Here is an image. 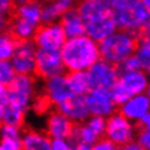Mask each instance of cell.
<instances>
[{
    "label": "cell",
    "instance_id": "6da1fadb",
    "mask_svg": "<svg viewBox=\"0 0 150 150\" xmlns=\"http://www.w3.org/2000/svg\"><path fill=\"white\" fill-rule=\"evenodd\" d=\"M85 24V35L99 42L116 29L112 12L104 0H79L75 5Z\"/></svg>",
    "mask_w": 150,
    "mask_h": 150
},
{
    "label": "cell",
    "instance_id": "7a4b0ae2",
    "mask_svg": "<svg viewBox=\"0 0 150 150\" xmlns=\"http://www.w3.org/2000/svg\"><path fill=\"white\" fill-rule=\"evenodd\" d=\"M65 71L88 70L97 60L100 59L98 42L87 35L66 38L60 48Z\"/></svg>",
    "mask_w": 150,
    "mask_h": 150
},
{
    "label": "cell",
    "instance_id": "3957f363",
    "mask_svg": "<svg viewBox=\"0 0 150 150\" xmlns=\"http://www.w3.org/2000/svg\"><path fill=\"white\" fill-rule=\"evenodd\" d=\"M140 36L136 32L116 29L113 33L98 42L100 59L118 65L122 60L132 55Z\"/></svg>",
    "mask_w": 150,
    "mask_h": 150
},
{
    "label": "cell",
    "instance_id": "277c9868",
    "mask_svg": "<svg viewBox=\"0 0 150 150\" xmlns=\"http://www.w3.org/2000/svg\"><path fill=\"white\" fill-rule=\"evenodd\" d=\"M112 19L117 29L136 32L140 37L149 36L150 10L140 0L125 8L112 10Z\"/></svg>",
    "mask_w": 150,
    "mask_h": 150
},
{
    "label": "cell",
    "instance_id": "5b68a950",
    "mask_svg": "<svg viewBox=\"0 0 150 150\" xmlns=\"http://www.w3.org/2000/svg\"><path fill=\"white\" fill-rule=\"evenodd\" d=\"M135 134H136V125L130 120H127L118 111L106 117L104 137L112 141L115 145L121 146L134 140Z\"/></svg>",
    "mask_w": 150,
    "mask_h": 150
},
{
    "label": "cell",
    "instance_id": "8992f818",
    "mask_svg": "<svg viewBox=\"0 0 150 150\" xmlns=\"http://www.w3.org/2000/svg\"><path fill=\"white\" fill-rule=\"evenodd\" d=\"M66 73L62 64L60 50L38 48L36 51V69L35 75L41 80H46L55 75Z\"/></svg>",
    "mask_w": 150,
    "mask_h": 150
},
{
    "label": "cell",
    "instance_id": "52a82bcc",
    "mask_svg": "<svg viewBox=\"0 0 150 150\" xmlns=\"http://www.w3.org/2000/svg\"><path fill=\"white\" fill-rule=\"evenodd\" d=\"M87 73L89 76V81H91V87L104 89V91H110L117 83L120 76L118 66L103 59L97 60L92 66H89Z\"/></svg>",
    "mask_w": 150,
    "mask_h": 150
},
{
    "label": "cell",
    "instance_id": "ba28073f",
    "mask_svg": "<svg viewBox=\"0 0 150 150\" xmlns=\"http://www.w3.org/2000/svg\"><path fill=\"white\" fill-rule=\"evenodd\" d=\"M36 51L37 47L32 40L18 41L16 50L9 60L16 74L35 75Z\"/></svg>",
    "mask_w": 150,
    "mask_h": 150
},
{
    "label": "cell",
    "instance_id": "9c48e42d",
    "mask_svg": "<svg viewBox=\"0 0 150 150\" xmlns=\"http://www.w3.org/2000/svg\"><path fill=\"white\" fill-rule=\"evenodd\" d=\"M32 41L38 48L60 50L66 41V36L59 22L41 23L36 29Z\"/></svg>",
    "mask_w": 150,
    "mask_h": 150
},
{
    "label": "cell",
    "instance_id": "30bf717a",
    "mask_svg": "<svg viewBox=\"0 0 150 150\" xmlns=\"http://www.w3.org/2000/svg\"><path fill=\"white\" fill-rule=\"evenodd\" d=\"M84 99L91 116H100L106 118L117 111V106L112 99L110 91L92 88L84 94Z\"/></svg>",
    "mask_w": 150,
    "mask_h": 150
},
{
    "label": "cell",
    "instance_id": "8fae6325",
    "mask_svg": "<svg viewBox=\"0 0 150 150\" xmlns=\"http://www.w3.org/2000/svg\"><path fill=\"white\" fill-rule=\"evenodd\" d=\"M43 81V94L48 98L52 107H57L60 103H62L64 100L73 96V92L70 91L69 85H67L65 73L55 75Z\"/></svg>",
    "mask_w": 150,
    "mask_h": 150
},
{
    "label": "cell",
    "instance_id": "7c38bea8",
    "mask_svg": "<svg viewBox=\"0 0 150 150\" xmlns=\"http://www.w3.org/2000/svg\"><path fill=\"white\" fill-rule=\"evenodd\" d=\"M117 83L127 92L130 97L149 91V75L145 70H134L120 73Z\"/></svg>",
    "mask_w": 150,
    "mask_h": 150
},
{
    "label": "cell",
    "instance_id": "4fadbf2b",
    "mask_svg": "<svg viewBox=\"0 0 150 150\" xmlns=\"http://www.w3.org/2000/svg\"><path fill=\"white\" fill-rule=\"evenodd\" d=\"M149 110H150V98L148 92L130 97L125 103L117 108L120 113L123 115L127 120H130L134 123H136L144 115L149 113Z\"/></svg>",
    "mask_w": 150,
    "mask_h": 150
},
{
    "label": "cell",
    "instance_id": "5bb4252c",
    "mask_svg": "<svg viewBox=\"0 0 150 150\" xmlns=\"http://www.w3.org/2000/svg\"><path fill=\"white\" fill-rule=\"evenodd\" d=\"M74 123L57 110H51L46 120V134L50 139H69Z\"/></svg>",
    "mask_w": 150,
    "mask_h": 150
},
{
    "label": "cell",
    "instance_id": "9a60e30c",
    "mask_svg": "<svg viewBox=\"0 0 150 150\" xmlns=\"http://www.w3.org/2000/svg\"><path fill=\"white\" fill-rule=\"evenodd\" d=\"M56 110L65 115L73 123H83L89 117V112L85 104L84 96L73 94L70 98L60 103Z\"/></svg>",
    "mask_w": 150,
    "mask_h": 150
},
{
    "label": "cell",
    "instance_id": "2e32d148",
    "mask_svg": "<svg viewBox=\"0 0 150 150\" xmlns=\"http://www.w3.org/2000/svg\"><path fill=\"white\" fill-rule=\"evenodd\" d=\"M75 5V0H47L42 3L41 9V23L59 22L60 17L66 10Z\"/></svg>",
    "mask_w": 150,
    "mask_h": 150
},
{
    "label": "cell",
    "instance_id": "e0dca14e",
    "mask_svg": "<svg viewBox=\"0 0 150 150\" xmlns=\"http://www.w3.org/2000/svg\"><path fill=\"white\" fill-rule=\"evenodd\" d=\"M59 23L61 24L66 38L85 35V24L81 19V17L79 16V13H78V10L75 9V5L71 9L66 10L60 17Z\"/></svg>",
    "mask_w": 150,
    "mask_h": 150
},
{
    "label": "cell",
    "instance_id": "ac0fdd59",
    "mask_svg": "<svg viewBox=\"0 0 150 150\" xmlns=\"http://www.w3.org/2000/svg\"><path fill=\"white\" fill-rule=\"evenodd\" d=\"M22 150H50L51 139L46 132L24 130L21 136Z\"/></svg>",
    "mask_w": 150,
    "mask_h": 150
},
{
    "label": "cell",
    "instance_id": "d6986e66",
    "mask_svg": "<svg viewBox=\"0 0 150 150\" xmlns=\"http://www.w3.org/2000/svg\"><path fill=\"white\" fill-rule=\"evenodd\" d=\"M41 9H42L41 3L36 0H28V1L14 6L13 16L19 17L23 21L38 27L41 24Z\"/></svg>",
    "mask_w": 150,
    "mask_h": 150
},
{
    "label": "cell",
    "instance_id": "ffe728a7",
    "mask_svg": "<svg viewBox=\"0 0 150 150\" xmlns=\"http://www.w3.org/2000/svg\"><path fill=\"white\" fill-rule=\"evenodd\" d=\"M37 80L33 75H24V74H16L13 80L6 85L8 91L16 92L18 94L33 99V97L37 94L36 92Z\"/></svg>",
    "mask_w": 150,
    "mask_h": 150
},
{
    "label": "cell",
    "instance_id": "44dd1931",
    "mask_svg": "<svg viewBox=\"0 0 150 150\" xmlns=\"http://www.w3.org/2000/svg\"><path fill=\"white\" fill-rule=\"evenodd\" d=\"M66 80L70 91L73 94L84 96L92 89L91 81L87 70H79V71H66Z\"/></svg>",
    "mask_w": 150,
    "mask_h": 150
},
{
    "label": "cell",
    "instance_id": "7402d4cb",
    "mask_svg": "<svg viewBox=\"0 0 150 150\" xmlns=\"http://www.w3.org/2000/svg\"><path fill=\"white\" fill-rule=\"evenodd\" d=\"M37 27L28 22L23 21L19 17L10 16V24H9V32L16 37L18 41H25V40H32L35 36Z\"/></svg>",
    "mask_w": 150,
    "mask_h": 150
},
{
    "label": "cell",
    "instance_id": "603a6c76",
    "mask_svg": "<svg viewBox=\"0 0 150 150\" xmlns=\"http://www.w3.org/2000/svg\"><path fill=\"white\" fill-rule=\"evenodd\" d=\"M134 55L136 56V59L139 60V62H140L141 69L149 73V69H150V41H149V36H144V37H140V38H139Z\"/></svg>",
    "mask_w": 150,
    "mask_h": 150
},
{
    "label": "cell",
    "instance_id": "cb8c5ba5",
    "mask_svg": "<svg viewBox=\"0 0 150 150\" xmlns=\"http://www.w3.org/2000/svg\"><path fill=\"white\" fill-rule=\"evenodd\" d=\"M18 40L9 31L0 33V61L10 60L14 50H16Z\"/></svg>",
    "mask_w": 150,
    "mask_h": 150
},
{
    "label": "cell",
    "instance_id": "d4e9b609",
    "mask_svg": "<svg viewBox=\"0 0 150 150\" xmlns=\"http://www.w3.org/2000/svg\"><path fill=\"white\" fill-rule=\"evenodd\" d=\"M24 117H25V112L19 110L17 107L9 106L6 104L4 115H3V121L1 123H6V125H12L17 127H22L24 125Z\"/></svg>",
    "mask_w": 150,
    "mask_h": 150
},
{
    "label": "cell",
    "instance_id": "484cf974",
    "mask_svg": "<svg viewBox=\"0 0 150 150\" xmlns=\"http://www.w3.org/2000/svg\"><path fill=\"white\" fill-rule=\"evenodd\" d=\"M29 110L33 111V113H36L38 116H43L52 110V104L43 93L42 94H36L31 102Z\"/></svg>",
    "mask_w": 150,
    "mask_h": 150
},
{
    "label": "cell",
    "instance_id": "4316f807",
    "mask_svg": "<svg viewBox=\"0 0 150 150\" xmlns=\"http://www.w3.org/2000/svg\"><path fill=\"white\" fill-rule=\"evenodd\" d=\"M85 125L91 129L98 137L104 136V130H106V118L100 116H91L85 120Z\"/></svg>",
    "mask_w": 150,
    "mask_h": 150
},
{
    "label": "cell",
    "instance_id": "83f0119b",
    "mask_svg": "<svg viewBox=\"0 0 150 150\" xmlns=\"http://www.w3.org/2000/svg\"><path fill=\"white\" fill-rule=\"evenodd\" d=\"M14 76H16V71H14L10 61L9 60H1L0 61V84L8 85Z\"/></svg>",
    "mask_w": 150,
    "mask_h": 150
},
{
    "label": "cell",
    "instance_id": "f1b7e54d",
    "mask_svg": "<svg viewBox=\"0 0 150 150\" xmlns=\"http://www.w3.org/2000/svg\"><path fill=\"white\" fill-rule=\"evenodd\" d=\"M110 93H111V97H112V99H113V102L116 103L117 108L130 98V96L127 94V92L118 83H116L113 87L110 89Z\"/></svg>",
    "mask_w": 150,
    "mask_h": 150
},
{
    "label": "cell",
    "instance_id": "f546056e",
    "mask_svg": "<svg viewBox=\"0 0 150 150\" xmlns=\"http://www.w3.org/2000/svg\"><path fill=\"white\" fill-rule=\"evenodd\" d=\"M117 66H118L120 73H125V71H134V70H140L141 69L140 62H139V60L136 59V56H135L134 54L130 55L129 57H126L125 60H122V61L120 62Z\"/></svg>",
    "mask_w": 150,
    "mask_h": 150
},
{
    "label": "cell",
    "instance_id": "4dcf8cb0",
    "mask_svg": "<svg viewBox=\"0 0 150 150\" xmlns=\"http://www.w3.org/2000/svg\"><path fill=\"white\" fill-rule=\"evenodd\" d=\"M22 136V127L0 123V139L9 137V139H21Z\"/></svg>",
    "mask_w": 150,
    "mask_h": 150
},
{
    "label": "cell",
    "instance_id": "1f68e13d",
    "mask_svg": "<svg viewBox=\"0 0 150 150\" xmlns=\"http://www.w3.org/2000/svg\"><path fill=\"white\" fill-rule=\"evenodd\" d=\"M134 140H136L145 150H150V130H149V127L136 129V134H135Z\"/></svg>",
    "mask_w": 150,
    "mask_h": 150
},
{
    "label": "cell",
    "instance_id": "d6a6232c",
    "mask_svg": "<svg viewBox=\"0 0 150 150\" xmlns=\"http://www.w3.org/2000/svg\"><path fill=\"white\" fill-rule=\"evenodd\" d=\"M92 150H118V146L115 145L112 141H110L106 137H100L98 139L94 144H93L92 146Z\"/></svg>",
    "mask_w": 150,
    "mask_h": 150
},
{
    "label": "cell",
    "instance_id": "836d02e7",
    "mask_svg": "<svg viewBox=\"0 0 150 150\" xmlns=\"http://www.w3.org/2000/svg\"><path fill=\"white\" fill-rule=\"evenodd\" d=\"M0 146L3 150H22L21 139H0Z\"/></svg>",
    "mask_w": 150,
    "mask_h": 150
},
{
    "label": "cell",
    "instance_id": "e575fe53",
    "mask_svg": "<svg viewBox=\"0 0 150 150\" xmlns=\"http://www.w3.org/2000/svg\"><path fill=\"white\" fill-rule=\"evenodd\" d=\"M73 142L69 139H51L50 150H71Z\"/></svg>",
    "mask_w": 150,
    "mask_h": 150
},
{
    "label": "cell",
    "instance_id": "d590c367",
    "mask_svg": "<svg viewBox=\"0 0 150 150\" xmlns=\"http://www.w3.org/2000/svg\"><path fill=\"white\" fill-rule=\"evenodd\" d=\"M6 94H8V88L4 84H0V123L3 121V115L6 107Z\"/></svg>",
    "mask_w": 150,
    "mask_h": 150
},
{
    "label": "cell",
    "instance_id": "8d00e7d4",
    "mask_svg": "<svg viewBox=\"0 0 150 150\" xmlns=\"http://www.w3.org/2000/svg\"><path fill=\"white\" fill-rule=\"evenodd\" d=\"M14 3L13 0H0V14L4 16H12L14 10Z\"/></svg>",
    "mask_w": 150,
    "mask_h": 150
},
{
    "label": "cell",
    "instance_id": "74e56055",
    "mask_svg": "<svg viewBox=\"0 0 150 150\" xmlns=\"http://www.w3.org/2000/svg\"><path fill=\"white\" fill-rule=\"evenodd\" d=\"M118 150H145V149L136 140H131L129 142H126V144L118 146Z\"/></svg>",
    "mask_w": 150,
    "mask_h": 150
},
{
    "label": "cell",
    "instance_id": "f35d334b",
    "mask_svg": "<svg viewBox=\"0 0 150 150\" xmlns=\"http://www.w3.org/2000/svg\"><path fill=\"white\" fill-rule=\"evenodd\" d=\"M9 24H10V17L0 14V33H4L9 31Z\"/></svg>",
    "mask_w": 150,
    "mask_h": 150
},
{
    "label": "cell",
    "instance_id": "ab89813d",
    "mask_svg": "<svg viewBox=\"0 0 150 150\" xmlns=\"http://www.w3.org/2000/svg\"><path fill=\"white\" fill-rule=\"evenodd\" d=\"M135 125H136V129H144V127H149V125H150V113L144 115L136 123H135Z\"/></svg>",
    "mask_w": 150,
    "mask_h": 150
},
{
    "label": "cell",
    "instance_id": "60d3db41",
    "mask_svg": "<svg viewBox=\"0 0 150 150\" xmlns=\"http://www.w3.org/2000/svg\"><path fill=\"white\" fill-rule=\"evenodd\" d=\"M71 150H92V148L89 145L85 144H80V142H76V144L73 145V149Z\"/></svg>",
    "mask_w": 150,
    "mask_h": 150
},
{
    "label": "cell",
    "instance_id": "b9f144b4",
    "mask_svg": "<svg viewBox=\"0 0 150 150\" xmlns=\"http://www.w3.org/2000/svg\"><path fill=\"white\" fill-rule=\"evenodd\" d=\"M25 1H28V0H13V3H14V5H18V4H22V3H25Z\"/></svg>",
    "mask_w": 150,
    "mask_h": 150
},
{
    "label": "cell",
    "instance_id": "7bdbcfd3",
    "mask_svg": "<svg viewBox=\"0 0 150 150\" xmlns=\"http://www.w3.org/2000/svg\"><path fill=\"white\" fill-rule=\"evenodd\" d=\"M142 4H145L146 6H150V0H140Z\"/></svg>",
    "mask_w": 150,
    "mask_h": 150
},
{
    "label": "cell",
    "instance_id": "ee69618b",
    "mask_svg": "<svg viewBox=\"0 0 150 150\" xmlns=\"http://www.w3.org/2000/svg\"><path fill=\"white\" fill-rule=\"evenodd\" d=\"M36 1H38V3H41V4H42V3H45V1H47V0H36Z\"/></svg>",
    "mask_w": 150,
    "mask_h": 150
},
{
    "label": "cell",
    "instance_id": "f6af8a7d",
    "mask_svg": "<svg viewBox=\"0 0 150 150\" xmlns=\"http://www.w3.org/2000/svg\"><path fill=\"white\" fill-rule=\"evenodd\" d=\"M0 150H3V149H1V146H0Z\"/></svg>",
    "mask_w": 150,
    "mask_h": 150
}]
</instances>
